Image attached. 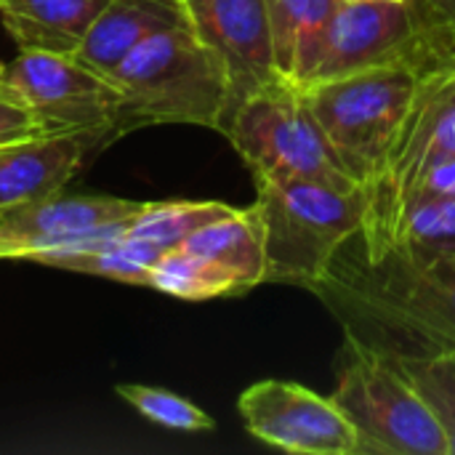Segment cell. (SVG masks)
I'll return each mask as SVG.
<instances>
[{
  "instance_id": "5bb4252c",
  "label": "cell",
  "mask_w": 455,
  "mask_h": 455,
  "mask_svg": "<svg viewBox=\"0 0 455 455\" xmlns=\"http://www.w3.org/2000/svg\"><path fill=\"white\" fill-rule=\"evenodd\" d=\"M184 21H189L187 0H109L75 59L109 75L136 45Z\"/></svg>"
},
{
  "instance_id": "30bf717a",
  "label": "cell",
  "mask_w": 455,
  "mask_h": 455,
  "mask_svg": "<svg viewBox=\"0 0 455 455\" xmlns=\"http://www.w3.org/2000/svg\"><path fill=\"white\" fill-rule=\"evenodd\" d=\"M416 61V29L405 0H344L325 27L307 77L315 85L363 69Z\"/></svg>"
},
{
  "instance_id": "2e32d148",
  "label": "cell",
  "mask_w": 455,
  "mask_h": 455,
  "mask_svg": "<svg viewBox=\"0 0 455 455\" xmlns=\"http://www.w3.org/2000/svg\"><path fill=\"white\" fill-rule=\"evenodd\" d=\"M187 251L200 253L232 275L240 277L245 291L264 285L267 277V251H264V221L256 205L235 208L184 240Z\"/></svg>"
},
{
  "instance_id": "d6986e66",
  "label": "cell",
  "mask_w": 455,
  "mask_h": 455,
  "mask_svg": "<svg viewBox=\"0 0 455 455\" xmlns=\"http://www.w3.org/2000/svg\"><path fill=\"white\" fill-rule=\"evenodd\" d=\"M235 208L219 200H168V203H152L147 200L144 211L128 224V237H141L163 251L184 245L189 235H195L200 227L229 216Z\"/></svg>"
},
{
  "instance_id": "ac0fdd59",
  "label": "cell",
  "mask_w": 455,
  "mask_h": 455,
  "mask_svg": "<svg viewBox=\"0 0 455 455\" xmlns=\"http://www.w3.org/2000/svg\"><path fill=\"white\" fill-rule=\"evenodd\" d=\"M160 293L187 299V301H205L219 296H243L248 293L237 275L224 269L221 264L192 253L187 248L165 251L157 264L152 267V285Z\"/></svg>"
},
{
  "instance_id": "ba28073f",
  "label": "cell",
  "mask_w": 455,
  "mask_h": 455,
  "mask_svg": "<svg viewBox=\"0 0 455 455\" xmlns=\"http://www.w3.org/2000/svg\"><path fill=\"white\" fill-rule=\"evenodd\" d=\"M0 91L21 101L48 133H88L93 149L109 144L117 91L107 75L75 56L19 51L5 64Z\"/></svg>"
},
{
  "instance_id": "7402d4cb",
  "label": "cell",
  "mask_w": 455,
  "mask_h": 455,
  "mask_svg": "<svg viewBox=\"0 0 455 455\" xmlns=\"http://www.w3.org/2000/svg\"><path fill=\"white\" fill-rule=\"evenodd\" d=\"M117 395L131 408H136L144 419H149L157 427L173 429V432L197 435V432H211L216 427L213 419L203 408H197L195 403H189L168 389L141 387V384H120Z\"/></svg>"
},
{
  "instance_id": "44dd1931",
  "label": "cell",
  "mask_w": 455,
  "mask_h": 455,
  "mask_svg": "<svg viewBox=\"0 0 455 455\" xmlns=\"http://www.w3.org/2000/svg\"><path fill=\"white\" fill-rule=\"evenodd\" d=\"M416 29V61L424 72L455 67V0H405Z\"/></svg>"
},
{
  "instance_id": "8fae6325",
  "label": "cell",
  "mask_w": 455,
  "mask_h": 455,
  "mask_svg": "<svg viewBox=\"0 0 455 455\" xmlns=\"http://www.w3.org/2000/svg\"><path fill=\"white\" fill-rule=\"evenodd\" d=\"M147 200L112 195H64L0 208V261H27L48 248L75 245L107 232H123Z\"/></svg>"
},
{
  "instance_id": "cb8c5ba5",
  "label": "cell",
  "mask_w": 455,
  "mask_h": 455,
  "mask_svg": "<svg viewBox=\"0 0 455 455\" xmlns=\"http://www.w3.org/2000/svg\"><path fill=\"white\" fill-rule=\"evenodd\" d=\"M48 133L43 123L13 96L0 91V147Z\"/></svg>"
},
{
  "instance_id": "5b68a950",
  "label": "cell",
  "mask_w": 455,
  "mask_h": 455,
  "mask_svg": "<svg viewBox=\"0 0 455 455\" xmlns=\"http://www.w3.org/2000/svg\"><path fill=\"white\" fill-rule=\"evenodd\" d=\"M336 405L360 437V455H451L445 429L400 363L344 336Z\"/></svg>"
},
{
  "instance_id": "277c9868",
  "label": "cell",
  "mask_w": 455,
  "mask_h": 455,
  "mask_svg": "<svg viewBox=\"0 0 455 455\" xmlns=\"http://www.w3.org/2000/svg\"><path fill=\"white\" fill-rule=\"evenodd\" d=\"M264 221L267 277L309 288L336 251L363 229L365 189H336L317 181H256Z\"/></svg>"
},
{
  "instance_id": "8992f818",
  "label": "cell",
  "mask_w": 455,
  "mask_h": 455,
  "mask_svg": "<svg viewBox=\"0 0 455 455\" xmlns=\"http://www.w3.org/2000/svg\"><path fill=\"white\" fill-rule=\"evenodd\" d=\"M253 181H317L336 189H363L336 157L296 83L280 77L229 115L221 131Z\"/></svg>"
},
{
  "instance_id": "9c48e42d",
  "label": "cell",
  "mask_w": 455,
  "mask_h": 455,
  "mask_svg": "<svg viewBox=\"0 0 455 455\" xmlns=\"http://www.w3.org/2000/svg\"><path fill=\"white\" fill-rule=\"evenodd\" d=\"M237 411L245 429L285 453L360 455V437L333 397L293 381H259L248 387Z\"/></svg>"
},
{
  "instance_id": "603a6c76",
  "label": "cell",
  "mask_w": 455,
  "mask_h": 455,
  "mask_svg": "<svg viewBox=\"0 0 455 455\" xmlns=\"http://www.w3.org/2000/svg\"><path fill=\"white\" fill-rule=\"evenodd\" d=\"M400 368L411 376L416 389L437 413L448 437V451L455 455V349L427 360L400 363Z\"/></svg>"
},
{
  "instance_id": "9a60e30c",
  "label": "cell",
  "mask_w": 455,
  "mask_h": 455,
  "mask_svg": "<svg viewBox=\"0 0 455 455\" xmlns=\"http://www.w3.org/2000/svg\"><path fill=\"white\" fill-rule=\"evenodd\" d=\"M109 0H0V21L19 51L75 56Z\"/></svg>"
},
{
  "instance_id": "e0dca14e",
  "label": "cell",
  "mask_w": 455,
  "mask_h": 455,
  "mask_svg": "<svg viewBox=\"0 0 455 455\" xmlns=\"http://www.w3.org/2000/svg\"><path fill=\"white\" fill-rule=\"evenodd\" d=\"M344 0H264L275 67L280 77L301 83L333 13Z\"/></svg>"
},
{
  "instance_id": "d4e9b609",
  "label": "cell",
  "mask_w": 455,
  "mask_h": 455,
  "mask_svg": "<svg viewBox=\"0 0 455 455\" xmlns=\"http://www.w3.org/2000/svg\"><path fill=\"white\" fill-rule=\"evenodd\" d=\"M451 197H455V157H445V160L435 163L429 171H424V176L416 181L413 192L408 195L405 205H411L413 200H451ZM403 208H400V213H403Z\"/></svg>"
},
{
  "instance_id": "4fadbf2b",
  "label": "cell",
  "mask_w": 455,
  "mask_h": 455,
  "mask_svg": "<svg viewBox=\"0 0 455 455\" xmlns=\"http://www.w3.org/2000/svg\"><path fill=\"white\" fill-rule=\"evenodd\" d=\"M88 133H43L0 147V208L64 192L85 155Z\"/></svg>"
},
{
  "instance_id": "3957f363",
  "label": "cell",
  "mask_w": 455,
  "mask_h": 455,
  "mask_svg": "<svg viewBox=\"0 0 455 455\" xmlns=\"http://www.w3.org/2000/svg\"><path fill=\"white\" fill-rule=\"evenodd\" d=\"M421 77L419 64L397 61L301 88L344 171L363 189L379 176Z\"/></svg>"
},
{
  "instance_id": "7a4b0ae2",
  "label": "cell",
  "mask_w": 455,
  "mask_h": 455,
  "mask_svg": "<svg viewBox=\"0 0 455 455\" xmlns=\"http://www.w3.org/2000/svg\"><path fill=\"white\" fill-rule=\"evenodd\" d=\"M107 77L117 91L109 141L149 125L224 131L229 77L224 61L197 35L192 21L152 35Z\"/></svg>"
},
{
  "instance_id": "484cf974",
  "label": "cell",
  "mask_w": 455,
  "mask_h": 455,
  "mask_svg": "<svg viewBox=\"0 0 455 455\" xmlns=\"http://www.w3.org/2000/svg\"><path fill=\"white\" fill-rule=\"evenodd\" d=\"M3 72H5V64L0 61V77H3Z\"/></svg>"
},
{
  "instance_id": "7c38bea8",
  "label": "cell",
  "mask_w": 455,
  "mask_h": 455,
  "mask_svg": "<svg viewBox=\"0 0 455 455\" xmlns=\"http://www.w3.org/2000/svg\"><path fill=\"white\" fill-rule=\"evenodd\" d=\"M187 8L197 35L224 61L229 115L243 99L280 80L264 0H187Z\"/></svg>"
},
{
  "instance_id": "52a82bcc",
  "label": "cell",
  "mask_w": 455,
  "mask_h": 455,
  "mask_svg": "<svg viewBox=\"0 0 455 455\" xmlns=\"http://www.w3.org/2000/svg\"><path fill=\"white\" fill-rule=\"evenodd\" d=\"M455 157V67L424 72L411 112L379 171L365 187L360 240L365 253L387 251L400 208L435 163Z\"/></svg>"
},
{
  "instance_id": "6da1fadb",
  "label": "cell",
  "mask_w": 455,
  "mask_h": 455,
  "mask_svg": "<svg viewBox=\"0 0 455 455\" xmlns=\"http://www.w3.org/2000/svg\"><path fill=\"white\" fill-rule=\"evenodd\" d=\"M307 291L325 304L344 336L395 363L455 349V253L392 245L371 256L357 232Z\"/></svg>"
},
{
  "instance_id": "ffe728a7",
  "label": "cell",
  "mask_w": 455,
  "mask_h": 455,
  "mask_svg": "<svg viewBox=\"0 0 455 455\" xmlns=\"http://www.w3.org/2000/svg\"><path fill=\"white\" fill-rule=\"evenodd\" d=\"M392 245H405L429 256L455 253V197L413 200L405 205L395 221L389 248Z\"/></svg>"
}]
</instances>
